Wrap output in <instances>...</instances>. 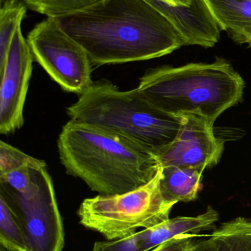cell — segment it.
I'll list each match as a JSON object with an SVG mask.
<instances>
[{
	"mask_svg": "<svg viewBox=\"0 0 251 251\" xmlns=\"http://www.w3.org/2000/svg\"><path fill=\"white\" fill-rule=\"evenodd\" d=\"M22 0H1L0 10V73L5 64L6 57L13 35L22 25L27 12Z\"/></svg>",
	"mask_w": 251,
	"mask_h": 251,
	"instance_id": "obj_15",
	"label": "cell"
},
{
	"mask_svg": "<svg viewBox=\"0 0 251 251\" xmlns=\"http://www.w3.org/2000/svg\"><path fill=\"white\" fill-rule=\"evenodd\" d=\"M0 251H10L6 249L5 248L3 247V246H0Z\"/></svg>",
	"mask_w": 251,
	"mask_h": 251,
	"instance_id": "obj_24",
	"label": "cell"
},
{
	"mask_svg": "<svg viewBox=\"0 0 251 251\" xmlns=\"http://www.w3.org/2000/svg\"><path fill=\"white\" fill-rule=\"evenodd\" d=\"M57 146L66 173L100 195L136 190L151 181L162 167L156 153L139 143L72 120L62 128Z\"/></svg>",
	"mask_w": 251,
	"mask_h": 251,
	"instance_id": "obj_2",
	"label": "cell"
},
{
	"mask_svg": "<svg viewBox=\"0 0 251 251\" xmlns=\"http://www.w3.org/2000/svg\"><path fill=\"white\" fill-rule=\"evenodd\" d=\"M92 251H147L143 243L141 231L123 238L97 242Z\"/></svg>",
	"mask_w": 251,
	"mask_h": 251,
	"instance_id": "obj_20",
	"label": "cell"
},
{
	"mask_svg": "<svg viewBox=\"0 0 251 251\" xmlns=\"http://www.w3.org/2000/svg\"><path fill=\"white\" fill-rule=\"evenodd\" d=\"M204 170L193 167L162 166L160 189L164 199L175 204L196 200L202 189Z\"/></svg>",
	"mask_w": 251,
	"mask_h": 251,
	"instance_id": "obj_13",
	"label": "cell"
},
{
	"mask_svg": "<svg viewBox=\"0 0 251 251\" xmlns=\"http://www.w3.org/2000/svg\"><path fill=\"white\" fill-rule=\"evenodd\" d=\"M71 120L124 136L158 154L172 144L181 125L152 104L138 88L122 91L106 80L93 82L67 108Z\"/></svg>",
	"mask_w": 251,
	"mask_h": 251,
	"instance_id": "obj_4",
	"label": "cell"
},
{
	"mask_svg": "<svg viewBox=\"0 0 251 251\" xmlns=\"http://www.w3.org/2000/svg\"><path fill=\"white\" fill-rule=\"evenodd\" d=\"M56 19L94 66L151 60L186 46L178 28L145 0H106Z\"/></svg>",
	"mask_w": 251,
	"mask_h": 251,
	"instance_id": "obj_1",
	"label": "cell"
},
{
	"mask_svg": "<svg viewBox=\"0 0 251 251\" xmlns=\"http://www.w3.org/2000/svg\"><path fill=\"white\" fill-rule=\"evenodd\" d=\"M33 56L21 26L6 57L0 88V132L8 134L24 125V107L32 71Z\"/></svg>",
	"mask_w": 251,
	"mask_h": 251,
	"instance_id": "obj_8",
	"label": "cell"
},
{
	"mask_svg": "<svg viewBox=\"0 0 251 251\" xmlns=\"http://www.w3.org/2000/svg\"><path fill=\"white\" fill-rule=\"evenodd\" d=\"M189 251H215L213 239L211 235L204 236L202 239L199 238Z\"/></svg>",
	"mask_w": 251,
	"mask_h": 251,
	"instance_id": "obj_22",
	"label": "cell"
},
{
	"mask_svg": "<svg viewBox=\"0 0 251 251\" xmlns=\"http://www.w3.org/2000/svg\"><path fill=\"white\" fill-rule=\"evenodd\" d=\"M40 161L4 142H0V174H7L25 165L38 163Z\"/></svg>",
	"mask_w": 251,
	"mask_h": 251,
	"instance_id": "obj_19",
	"label": "cell"
},
{
	"mask_svg": "<svg viewBox=\"0 0 251 251\" xmlns=\"http://www.w3.org/2000/svg\"><path fill=\"white\" fill-rule=\"evenodd\" d=\"M3 196L17 216L28 251H62L64 231L47 165L34 169L33 183L25 194L0 184Z\"/></svg>",
	"mask_w": 251,
	"mask_h": 251,
	"instance_id": "obj_6",
	"label": "cell"
},
{
	"mask_svg": "<svg viewBox=\"0 0 251 251\" xmlns=\"http://www.w3.org/2000/svg\"><path fill=\"white\" fill-rule=\"evenodd\" d=\"M181 125L172 144L159 152L161 166L210 168L219 162L224 143L217 138L214 124L198 116H181Z\"/></svg>",
	"mask_w": 251,
	"mask_h": 251,
	"instance_id": "obj_9",
	"label": "cell"
},
{
	"mask_svg": "<svg viewBox=\"0 0 251 251\" xmlns=\"http://www.w3.org/2000/svg\"><path fill=\"white\" fill-rule=\"evenodd\" d=\"M141 94L172 116L198 115L211 123L243 98L245 82L223 59L212 63L150 69L140 79Z\"/></svg>",
	"mask_w": 251,
	"mask_h": 251,
	"instance_id": "obj_3",
	"label": "cell"
},
{
	"mask_svg": "<svg viewBox=\"0 0 251 251\" xmlns=\"http://www.w3.org/2000/svg\"><path fill=\"white\" fill-rule=\"evenodd\" d=\"M165 15L178 28L186 46L213 47L219 41L221 29L204 0H194L190 5L175 0H145Z\"/></svg>",
	"mask_w": 251,
	"mask_h": 251,
	"instance_id": "obj_10",
	"label": "cell"
},
{
	"mask_svg": "<svg viewBox=\"0 0 251 251\" xmlns=\"http://www.w3.org/2000/svg\"><path fill=\"white\" fill-rule=\"evenodd\" d=\"M200 237V234H180L150 251H189Z\"/></svg>",
	"mask_w": 251,
	"mask_h": 251,
	"instance_id": "obj_21",
	"label": "cell"
},
{
	"mask_svg": "<svg viewBox=\"0 0 251 251\" xmlns=\"http://www.w3.org/2000/svg\"><path fill=\"white\" fill-rule=\"evenodd\" d=\"M0 245L10 251H28L25 234L16 214L0 196Z\"/></svg>",
	"mask_w": 251,
	"mask_h": 251,
	"instance_id": "obj_17",
	"label": "cell"
},
{
	"mask_svg": "<svg viewBox=\"0 0 251 251\" xmlns=\"http://www.w3.org/2000/svg\"><path fill=\"white\" fill-rule=\"evenodd\" d=\"M34 60L63 90L81 94L93 83L85 49L49 18L34 26L27 38Z\"/></svg>",
	"mask_w": 251,
	"mask_h": 251,
	"instance_id": "obj_7",
	"label": "cell"
},
{
	"mask_svg": "<svg viewBox=\"0 0 251 251\" xmlns=\"http://www.w3.org/2000/svg\"><path fill=\"white\" fill-rule=\"evenodd\" d=\"M178 1L180 4H185V5H190L194 1V0H175Z\"/></svg>",
	"mask_w": 251,
	"mask_h": 251,
	"instance_id": "obj_23",
	"label": "cell"
},
{
	"mask_svg": "<svg viewBox=\"0 0 251 251\" xmlns=\"http://www.w3.org/2000/svg\"><path fill=\"white\" fill-rule=\"evenodd\" d=\"M160 178L161 168L151 181L132 191L85 199L78 210L80 224L108 240L123 238L135 234L138 228L162 224L169 219L175 204L162 196Z\"/></svg>",
	"mask_w": 251,
	"mask_h": 251,
	"instance_id": "obj_5",
	"label": "cell"
},
{
	"mask_svg": "<svg viewBox=\"0 0 251 251\" xmlns=\"http://www.w3.org/2000/svg\"><path fill=\"white\" fill-rule=\"evenodd\" d=\"M44 165H47L41 160L38 163L25 165L7 174H0V184L7 186L16 193L25 194L33 183L34 169Z\"/></svg>",
	"mask_w": 251,
	"mask_h": 251,
	"instance_id": "obj_18",
	"label": "cell"
},
{
	"mask_svg": "<svg viewBox=\"0 0 251 251\" xmlns=\"http://www.w3.org/2000/svg\"><path fill=\"white\" fill-rule=\"evenodd\" d=\"M219 218L218 211L209 206L203 213L196 216L169 218L162 224L141 231L144 248L150 251L180 234H200L203 231H214Z\"/></svg>",
	"mask_w": 251,
	"mask_h": 251,
	"instance_id": "obj_11",
	"label": "cell"
},
{
	"mask_svg": "<svg viewBox=\"0 0 251 251\" xmlns=\"http://www.w3.org/2000/svg\"><path fill=\"white\" fill-rule=\"evenodd\" d=\"M28 9L49 18L64 17L89 10L106 0H22Z\"/></svg>",
	"mask_w": 251,
	"mask_h": 251,
	"instance_id": "obj_16",
	"label": "cell"
},
{
	"mask_svg": "<svg viewBox=\"0 0 251 251\" xmlns=\"http://www.w3.org/2000/svg\"><path fill=\"white\" fill-rule=\"evenodd\" d=\"M222 30L251 47V0H204Z\"/></svg>",
	"mask_w": 251,
	"mask_h": 251,
	"instance_id": "obj_12",
	"label": "cell"
},
{
	"mask_svg": "<svg viewBox=\"0 0 251 251\" xmlns=\"http://www.w3.org/2000/svg\"><path fill=\"white\" fill-rule=\"evenodd\" d=\"M210 235L215 251H251V219L239 217L223 223Z\"/></svg>",
	"mask_w": 251,
	"mask_h": 251,
	"instance_id": "obj_14",
	"label": "cell"
}]
</instances>
